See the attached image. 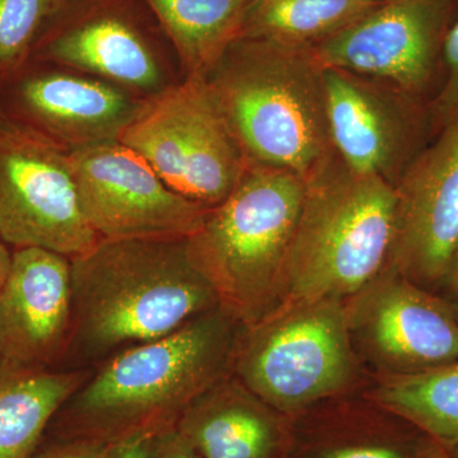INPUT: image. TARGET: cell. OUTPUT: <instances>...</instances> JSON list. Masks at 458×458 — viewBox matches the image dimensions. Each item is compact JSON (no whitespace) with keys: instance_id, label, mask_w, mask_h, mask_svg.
<instances>
[{"instance_id":"6da1fadb","label":"cell","mask_w":458,"mask_h":458,"mask_svg":"<svg viewBox=\"0 0 458 458\" xmlns=\"http://www.w3.org/2000/svg\"><path fill=\"white\" fill-rule=\"evenodd\" d=\"M72 333L59 369H89L221 307L188 238L106 240L71 259Z\"/></svg>"},{"instance_id":"7a4b0ae2","label":"cell","mask_w":458,"mask_h":458,"mask_svg":"<svg viewBox=\"0 0 458 458\" xmlns=\"http://www.w3.org/2000/svg\"><path fill=\"white\" fill-rule=\"evenodd\" d=\"M243 327L218 307L116 352L90 369L47 432L119 443L174 428L199 394L232 375Z\"/></svg>"},{"instance_id":"3957f363","label":"cell","mask_w":458,"mask_h":458,"mask_svg":"<svg viewBox=\"0 0 458 458\" xmlns=\"http://www.w3.org/2000/svg\"><path fill=\"white\" fill-rule=\"evenodd\" d=\"M204 78L250 165L306 180L335 153L311 47L240 36Z\"/></svg>"},{"instance_id":"277c9868","label":"cell","mask_w":458,"mask_h":458,"mask_svg":"<svg viewBox=\"0 0 458 458\" xmlns=\"http://www.w3.org/2000/svg\"><path fill=\"white\" fill-rule=\"evenodd\" d=\"M394 205L390 182L352 170L334 153L304 180L279 306L345 301L375 279L393 245Z\"/></svg>"},{"instance_id":"5b68a950","label":"cell","mask_w":458,"mask_h":458,"mask_svg":"<svg viewBox=\"0 0 458 458\" xmlns=\"http://www.w3.org/2000/svg\"><path fill=\"white\" fill-rule=\"evenodd\" d=\"M304 195V180L249 165L222 203L208 209L188 238L192 264L223 310L251 327L278 309L283 271Z\"/></svg>"},{"instance_id":"8992f818","label":"cell","mask_w":458,"mask_h":458,"mask_svg":"<svg viewBox=\"0 0 458 458\" xmlns=\"http://www.w3.org/2000/svg\"><path fill=\"white\" fill-rule=\"evenodd\" d=\"M232 375L284 414L369 387L344 301L284 303L238 337Z\"/></svg>"},{"instance_id":"52a82bcc","label":"cell","mask_w":458,"mask_h":458,"mask_svg":"<svg viewBox=\"0 0 458 458\" xmlns=\"http://www.w3.org/2000/svg\"><path fill=\"white\" fill-rule=\"evenodd\" d=\"M119 141L205 209L222 203L250 165L203 77L183 78L144 99Z\"/></svg>"},{"instance_id":"ba28073f","label":"cell","mask_w":458,"mask_h":458,"mask_svg":"<svg viewBox=\"0 0 458 458\" xmlns=\"http://www.w3.org/2000/svg\"><path fill=\"white\" fill-rule=\"evenodd\" d=\"M0 238L69 259L99 237L78 200L69 152L0 111Z\"/></svg>"},{"instance_id":"9c48e42d","label":"cell","mask_w":458,"mask_h":458,"mask_svg":"<svg viewBox=\"0 0 458 458\" xmlns=\"http://www.w3.org/2000/svg\"><path fill=\"white\" fill-rule=\"evenodd\" d=\"M143 0H64L30 62L68 69L150 98L168 89V72Z\"/></svg>"},{"instance_id":"30bf717a","label":"cell","mask_w":458,"mask_h":458,"mask_svg":"<svg viewBox=\"0 0 458 458\" xmlns=\"http://www.w3.org/2000/svg\"><path fill=\"white\" fill-rule=\"evenodd\" d=\"M352 348L370 376L410 375L458 360V319L436 292L385 267L344 301Z\"/></svg>"},{"instance_id":"8fae6325","label":"cell","mask_w":458,"mask_h":458,"mask_svg":"<svg viewBox=\"0 0 458 458\" xmlns=\"http://www.w3.org/2000/svg\"><path fill=\"white\" fill-rule=\"evenodd\" d=\"M81 209L99 238H189L208 209L168 188L143 157L122 141L69 153Z\"/></svg>"},{"instance_id":"7c38bea8","label":"cell","mask_w":458,"mask_h":458,"mask_svg":"<svg viewBox=\"0 0 458 458\" xmlns=\"http://www.w3.org/2000/svg\"><path fill=\"white\" fill-rule=\"evenodd\" d=\"M454 0H390L311 47L324 69L391 84L420 98L442 63Z\"/></svg>"},{"instance_id":"4fadbf2b","label":"cell","mask_w":458,"mask_h":458,"mask_svg":"<svg viewBox=\"0 0 458 458\" xmlns=\"http://www.w3.org/2000/svg\"><path fill=\"white\" fill-rule=\"evenodd\" d=\"M394 188V231L386 267L438 291L458 256V111L412 157Z\"/></svg>"},{"instance_id":"5bb4252c","label":"cell","mask_w":458,"mask_h":458,"mask_svg":"<svg viewBox=\"0 0 458 458\" xmlns=\"http://www.w3.org/2000/svg\"><path fill=\"white\" fill-rule=\"evenodd\" d=\"M116 84L29 62L0 81L3 113L69 153L120 140L144 99Z\"/></svg>"},{"instance_id":"9a60e30c","label":"cell","mask_w":458,"mask_h":458,"mask_svg":"<svg viewBox=\"0 0 458 458\" xmlns=\"http://www.w3.org/2000/svg\"><path fill=\"white\" fill-rule=\"evenodd\" d=\"M328 131L336 155L352 170L396 185L421 134L418 98L391 84L324 69Z\"/></svg>"},{"instance_id":"2e32d148","label":"cell","mask_w":458,"mask_h":458,"mask_svg":"<svg viewBox=\"0 0 458 458\" xmlns=\"http://www.w3.org/2000/svg\"><path fill=\"white\" fill-rule=\"evenodd\" d=\"M71 333V259L41 247H18L0 288V364L59 369Z\"/></svg>"},{"instance_id":"e0dca14e","label":"cell","mask_w":458,"mask_h":458,"mask_svg":"<svg viewBox=\"0 0 458 458\" xmlns=\"http://www.w3.org/2000/svg\"><path fill=\"white\" fill-rule=\"evenodd\" d=\"M292 417L289 458H424L430 439L364 391Z\"/></svg>"},{"instance_id":"ac0fdd59","label":"cell","mask_w":458,"mask_h":458,"mask_svg":"<svg viewBox=\"0 0 458 458\" xmlns=\"http://www.w3.org/2000/svg\"><path fill=\"white\" fill-rule=\"evenodd\" d=\"M174 428L203 458L291 457V415L233 375L199 394Z\"/></svg>"},{"instance_id":"d6986e66","label":"cell","mask_w":458,"mask_h":458,"mask_svg":"<svg viewBox=\"0 0 458 458\" xmlns=\"http://www.w3.org/2000/svg\"><path fill=\"white\" fill-rule=\"evenodd\" d=\"M89 369H27L0 364V458H30L51 420Z\"/></svg>"},{"instance_id":"ffe728a7","label":"cell","mask_w":458,"mask_h":458,"mask_svg":"<svg viewBox=\"0 0 458 458\" xmlns=\"http://www.w3.org/2000/svg\"><path fill=\"white\" fill-rule=\"evenodd\" d=\"M179 59L183 78L205 77L240 38L251 0H143Z\"/></svg>"},{"instance_id":"44dd1931","label":"cell","mask_w":458,"mask_h":458,"mask_svg":"<svg viewBox=\"0 0 458 458\" xmlns=\"http://www.w3.org/2000/svg\"><path fill=\"white\" fill-rule=\"evenodd\" d=\"M366 393L458 458V360L410 375L370 376Z\"/></svg>"},{"instance_id":"7402d4cb","label":"cell","mask_w":458,"mask_h":458,"mask_svg":"<svg viewBox=\"0 0 458 458\" xmlns=\"http://www.w3.org/2000/svg\"><path fill=\"white\" fill-rule=\"evenodd\" d=\"M379 4L376 0H251L240 36L313 47Z\"/></svg>"},{"instance_id":"603a6c76","label":"cell","mask_w":458,"mask_h":458,"mask_svg":"<svg viewBox=\"0 0 458 458\" xmlns=\"http://www.w3.org/2000/svg\"><path fill=\"white\" fill-rule=\"evenodd\" d=\"M64 0H0V81L31 59L42 31Z\"/></svg>"},{"instance_id":"cb8c5ba5","label":"cell","mask_w":458,"mask_h":458,"mask_svg":"<svg viewBox=\"0 0 458 458\" xmlns=\"http://www.w3.org/2000/svg\"><path fill=\"white\" fill-rule=\"evenodd\" d=\"M117 443L45 433L30 458H108Z\"/></svg>"},{"instance_id":"d4e9b609","label":"cell","mask_w":458,"mask_h":458,"mask_svg":"<svg viewBox=\"0 0 458 458\" xmlns=\"http://www.w3.org/2000/svg\"><path fill=\"white\" fill-rule=\"evenodd\" d=\"M442 64L445 78L434 101V113L443 125L458 111V20L450 26L443 42Z\"/></svg>"},{"instance_id":"484cf974","label":"cell","mask_w":458,"mask_h":458,"mask_svg":"<svg viewBox=\"0 0 458 458\" xmlns=\"http://www.w3.org/2000/svg\"><path fill=\"white\" fill-rule=\"evenodd\" d=\"M147 458H203L176 428L164 430L152 437Z\"/></svg>"},{"instance_id":"4316f807","label":"cell","mask_w":458,"mask_h":458,"mask_svg":"<svg viewBox=\"0 0 458 458\" xmlns=\"http://www.w3.org/2000/svg\"><path fill=\"white\" fill-rule=\"evenodd\" d=\"M150 439L152 436H137L119 442L108 458H147Z\"/></svg>"},{"instance_id":"83f0119b","label":"cell","mask_w":458,"mask_h":458,"mask_svg":"<svg viewBox=\"0 0 458 458\" xmlns=\"http://www.w3.org/2000/svg\"><path fill=\"white\" fill-rule=\"evenodd\" d=\"M436 293L448 303L458 319V259L452 264Z\"/></svg>"},{"instance_id":"f1b7e54d","label":"cell","mask_w":458,"mask_h":458,"mask_svg":"<svg viewBox=\"0 0 458 458\" xmlns=\"http://www.w3.org/2000/svg\"><path fill=\"white\" fill-rule=\"evenodd\" d=\"M12 254L9 252L7 243L0 238V288L7 279L11 269Z\"/></svg>"},{"instance_id":"f546056e","label":"cell","mask_w":458,"mask_h":458,"mask_svg":"<svg viewBox=\"0 0 458 458\" xmlns=\"http://www.w3.org/2000/svg\"><path fill=\"white\" fill-rule=\"evenodd\" d=\"M424 458H450L436 445V443L430 441L428 445L426 456Z\"/></svg>"},{"instance_id":"4dcf8cb0","label":"cell","mask_w":458,"mask_h":458,"mask_svg":"<svg viewBox=\"0 0 458 458\" xmlns=\"http://www.w3.org/2000/svg\"><path fill=\"white\" fill-rule=\"evenodd\" d=\"M0 358H2V336H0Z\"/></svg>"},{"instance_id":"1f68e13d","label":"cell","mask_w":458,"mask_h":458,"mask_svg":"<svg viewBox=\"0 0 458 458\" xmlns=\"http://www.w3.org/2000/svg\"><path fill=\"white\" fill-rule=\"evenodd\" d=\"M376 2H378V3H385V2H390V0H376Z\"/></svg>"},{"instance_id":"d6a6232c","label":"cell","mask_w":458,"mask_h":458,"mask_svg":"<svg viewBox=\"0 0 458 458\" xmlns=\"http://www.w3.org/2000/svg\"><path fill=\"white\" fill-rule=\"evenodd\" d=\"M0 111H2V107H0Z\"/></svg>"},{"instance_id":"836d02e7","label":"cell","mask_w":458,"mask_h":458,"mask_svg":"<svg viewBox=\"0 0 458 458\" xmlns=\"http://www.w3.org/2000/svg\"><path fill=\"white\" fill-rule=\"evenodd\" d=\"M457 259H458V256H457Z\"/></svg>"}]
</instances>
